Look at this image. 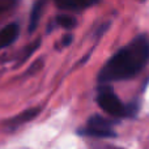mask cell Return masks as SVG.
<instances>
[{
	"instance_id": "obj_1",
	"label": "cell",
	"mask_w": 149,
	"mask_h": 149,
	"mask_svg": "<svg viewBox=\"0 0 149 149\" xmlns=\"http://www.w3.org/2000/svg\"><path fill=\"white\" fill-rule=\"evenodd\" d=\"M148 60L149 39L147 36H139L106 63L98 74V80L101 82H110L131 79L144 68Z\"/></svg>"
},
{
	"instance_id": "obj_2",
	"label": "cell",
	"mask_w": 149,
	"mask_h": 149,
	"mask_svg": "<svg viewBox=\"0 0 149 149\" xmlns=\"http://www.w3.org/2000/svg\"><path fill=\"white\" fill-rule=\"evenodd\" d=\"M97 102L101 106V109L111 116L119 118V116L127 115V107L120 102L115 93L107 86L101 88L97 97Z\"/></svg>"
},
{
	"instance_id": "obj_3",
	"label": "cell",
	"mask_w": 149,
	"mask_h": 149,
	"mask_svg": "<svg viewBox=\"0 0 149 149\" xmlns=\"http://www.w3.org/2000/svg\"><path fill=\"white\" fill-rule=\"evenodd\" d=\"M81 134L90 137H101V139L115 136V132L113 131L111 122L101 115H93L88 120L86 127L81 131Z\"/></svg>"
},
{
	"instance_id": "obj_4",
	"label": "cell",
	"mask_w": 149,
	"mask_h": 149,
	"mask_svg": "<svg viewBox=\"0 0 149 149\" xmlns=\"http://www.w3.org/2000/svg\"><path fill=\"white\" fill-rule=\"evenodd\" d=\"M39 113H41V107L26 109V110H24L21 114H18V115L13 116V118L8 119L7 122H4V123H3V127L7 130H16L17 127H20V126H22V124L28 123V122L33 120Z\"/></svg>"
},
{
	"instance_id": "obj_5",
	"label": "cell",
	"mask_w": 149,
	"mask_h": 149,
	"mask_svg": "<svg viewBox=\"0 0 149 149\" xmlns=\"http://www.w3.org/2000/svg\"><path fill=\"white\" fill-rule=\"evenodd\" d=\"M58 8L70 12H77L82 10L88 7H92L98 0H54Z\"/></svg>"
},
{
	"instance_id": "obj_6",
	"label": "cell",
	"mask_w": 149,
	"mask_h": 149,
	"mask_svg": "<svg viewBox=\"0 0 149 149\" xmlns=\"http://www.w3.org/2000/svg\"><path fill=\"white\" fill-rule=\"evenodd\" d=\"M20 28L17 24H9L0 30V50L12 45L18 38Z\"/></svg>"
},
{
	"instance_id": "obj_7",
	"label": "cell",
	"mask_w": 149,
	"mask_h": 149,
	"mask_svg": "<svg viewBox=\"0 0 149 149\" xmlns=\"http://www.w3.org/2000/svg\"><path fill=\"white\" fill-rule=\"evenodd\" d=\"M47 0H37L30 10V18H29V33H33L38 26V22L42 17V12L45 9Z\"/></svg>"
},
{
	"instance_id": "obj_8",
	"label": "cell",
	"mask_w": 149,
	"mask_h": 149,
	"mask_svg": "<svg viewBox=\"0 0 149 149\" xmlns=\"http://www.w3.org/2000/svg\"><path fill=\"white\" fill-rule=\"evenodd\" d=\"M56 24L64 29H72L76 26V18L71 15H59L56 17Z\"/></svg>"
},
{
	"instance_id": "obj_9",
	"label": "cell",
	"mask_w": 149,
	"mask_h": 149,
	"mask_svg": "<svg viewBox=\"0 0 149 149\" xmlns=\"http://www.w3.org/2000/svg\"><path fill=\"white\" fill-rule=\"evenodd\" d=\"M20 0H0V15L13 9L18 4Z\"/></svg>"
},
{
	"instance_id": "obj_10",
	"label": "cell",
	"mask_w": 149,
	"mask_h": 149,
	"mask_svg": "<svg viewBox=\"0 0 149 149\" xmlns=\"http://www.w3.org/2000/svg\"><path fill=\"white\" fill-rule=\"evenodd\" d=\"M39 43H41V39H37V41H36V42H33V43H31L30 46H28V47H26V49L24 50V52H22V54H21V55H22V56H21L20 62H24V60H26V59H28V58L30 56V54H33V52L36 51V50L39 47Z\"/></svg>"
},
{
	"instance_id": "obj_11",
	"label": "cell",
	"mask_w": 149,
	"mask_h": 149,
	"mask_svg": "<svg viewBox=\"0 0 149 149\" xmlns=\"http://www.w3.org/2000/svg\"><path fill=\"white\" fill-rule=\"evenodd\" d=\"M71 41H72V36H65L64 38L62 39V43H63V46H68V45L71 43Z\"/></svg>"
}]
</instances>
